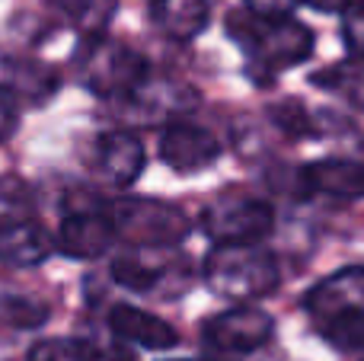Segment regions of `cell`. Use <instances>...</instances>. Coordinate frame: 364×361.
<instances>
[{
	"mask_svg": "<svg viewBox=\"0 0 364 361\" xmlns=\"http://www.w3.org/2000/svg\"><path fill=\"white\" fill-rule=\"evenodd\" d=\"M227 32L250 58L256 77H275L294 64L307 61L314 51V32L294 16H259V13H230Z\"/></svg>",
	"mask_w": 364,
	"mask_h": 361,
	"instance_id": "6da1fadb",
	"label": "cell"
},
{
	"mask_svg": "<svg viewBox=\"0 0 364 361\" xmlns=\"http://www.w3.org/2000/svg\"><path fill=\"white\" fill-rule=\"evenodd\" d=\"M278 262L259 243H218L205 262V281L214 294L230 301H256L278 288Z\"/></svg>",
	"mask_w": 364,
	"mask_h": 361,
	"instance_id": "7a4b0ae2",
	"label": "cell"
},
{
	"mask_svg": "<svg viewBox=\"0 0 364 361\" xmlns=\"http://www.w3.org/2000/svg\"><path fill=\"white\" fill-rule=\"evenodd\" d=\"M115 240H125L141 249L173 247L188 234V217L176 205L160 198H119L106 208Z\"/></svg>",
	"mask_w": 364,
	"mask_h": 361,
	"instance_id": "3957f363",
	"label": "cell"
},
{
	"mask_svg": "<svg viewBox=\"0 0 364 361\" xmlns=\"http://www.w3.org/2000/svg\"><path fill=\"white\" fill-rule=\"evenodd\" d=\"M77 61H80L83 83L100 96L125 99V96H132L134 90L147 83V61L138 51L125 48L112 38H90Z\"/></svg>",
	"mask_w": 364,
	"mask_h": 361,
	"instance_id": "277c9868",
	"label": "cell"
},
{
	"mask_svg": "<svg viewBox=\"0 0 364 361\" xmlns=\"http://www.w3.org/2000/svg\"><path fill=\"white\" fill-rule=\"evenodd\" d=\"M201 227L218 243H259L275 227V211L259 198H220L205 208Z\"/></svg>",
	"mask_w": 364,
	"mask_h": 361,
	"instance_id": "5b68a950",
	"label": "cell"
},
{
	"mask_svg": "<svg viewBox=\"0 0 364 361\" xmlns=\"http://www.w3.org/2000/svg\"><path fill=\"white\" fill-rule=\"evenodd\" d=\"M272 333H275V323L269 313L243 304L208 320L201 330V343L220 355H246V352H256L259 345L269 343Z\"/></svg>",
	"mask_w": 364,
	"mask_h": 361,
	"instance_id": "8992f818",
	"label": "cell"
},
{
	"mask_svg": "<svg viewBox=\"0 0 364 361\" xmlns=\"http://www.w3.org/2000/svg\"><path fill=\"white\" fill-rule=\"evenodd\" d=\"M90 170L112 185H128L144 170V144L132 131H102L90 147Z\"/></svg>",
	"mask_w": 364,
	"mask_h": 361,
	"instance_id": "52a82bcc",
	"label": "cell"
},
{
	"mask_svg": "<svg viewBox=\"0 0 364 361\" xmlns=\"http://www.w3.org/2000/svg\"><path fill=\"white\" fill-rule=\"evenodd\" d=\"M160 157L176 173H198L220 157V141L198 125L176 122L160 134Z\"/></svg>",
	"mask_w": 364,
	"mask_h": 361,
	"instance_id": "ba28073f",
	"label": "cell"
},
{
	"mask_svg": "<svg viewBox=\"0 0 364 361\" xmlns=\"http://www.w3.org/2000/svg\"><path fill=\"white\" fill-rule=\"evenodd\" d=\"M112 243L115 230L106 211H70L64 215L55 237V249H61L68 259H96V256L109 253Z\"/></svg>",
	"mask_w": 364,
	"mask_h": 361,
	"instance_id": "9c48e42d",
	"label": "cell"
},
{
	"mask_svg": "<svg viewBox=\"0 0 364 361\" xmlns=\"http://www.w3.org/2000/svg\"><path fill=\"white\" fill-rule=\"evenodd\" d=\"M304 307L314 317V323L336 317L342 311H355L364 307V266H348L339 269L336 275L323 279L320 285H314L304 298Z\"/></svg>",
	"mask_w": 364,
	"mask_h": 361,
	"instance_id": "30bf717a",
	"label": "cell"
},
{
	"mask_svg": "<svg viewBox=\"0 0 364 361\" xmlns=\"http://www.w3.org/2000/svg\"><path fill=\"white\" fill-rule=\"evenodd\" d=\"M109 330L122 343H134L141 349H154V352L173 349L179 343V333L166 320L154 317L147 311H138V307H128V304H119L109 311Z\"/></svg>",
	"mask_w": 364,
	"mask_h": 361,
	"instance_id": "8fae6325",
	"label": "cell"
},
{
	"mask_svg": "<svg viewBox=\"0 0 364 361\" xmlns=\"http://www.w3.org/2000/svg\"><path fill=\"white\" fill-rule=\"evenodd\" d=\"M301 185L329 198H364V163L361 160H320L301 170Z\"/></svg>",
	"mask_w": 364,
	"mask_h": 361,
	"instance_id": "7c38bea8",
	"label": "cell"
},
{
	"mask_svg": "<svg viewBox=\"0 0 364 361\" xmlns=\"http://www.w3.org/2000/svg\"><path fill=\"white\" fill-rule=\"evenodd\" d=\"M51 249H55L51 234L32 217H19V221L0 227V262L6 266H38L51 256Z\"/></svg>",
	"mask_w": 364,
	"mask_h": 361,
	"instance_id": "4fadbf2b",
	"label": "cell"
},
{
	"mask_svg": "<svg viewBox=\"0 0 364 361\" xmlns=\"http://www.w3.org/2000/svg\"><path fill=\"white\" fill-rule=\"evenodd\" d=\"M151 19L164 36L188 42V38L205 32L208 19H211V6H208V0H154Z\"/></svg>",
	"mask_w": 364,
	"mask_h": 361,
	"instance_id": "5bb4252c",
	"label": "cell"
},
{
	"mask_svg": "<svg viewBox=\"0 0 364 361\" xmlns=\"http://www.w3.org/2000/svg\"><path fill=\"white\" fill-rule=\"evenodd\" d=\"M6 77H10V80H6L4 87L10 90L16 99H29V102L48 99L58 87L55 74L32 61H6Z\"/></svg>",
	"mask_w": 364,
	"mask_h": 361,
	"instance_id": "9a60e30c",
	"label": "cell"
},
{
	"mask_svg": "<svg viewBox=\"0 0 364 361\" xmlns=\"http://www.w3.org/2000/svg\"><path fill=\"white\" fill-rule=\"evenodd\" d=\"M48 307L36 298H19V294H4L0 298V339H10L13 333H29L45 326Z\"/></svg>",
	"mask_w": 364,
	"mask_h": 361,
	"instance_id": "2e32d148",
	"label": "cell"
},
{
	"mask_svg": "<svg viewBox=\"0 0 364 361\" xmlns=\"http://www.w3.org/2000/svg\"><path fill=\"white\" fill-rule=\"evenodd\" d=\"M316 330L333 349L346 352V355H364V307L336 313V317L316 323Z\"/></svg>",
	"mask_w": 364,
	"mask_h": 361,
	"instance_id": "e0dca14e",
	"label": "cell"
},
{
	"mask_svg": "<svg viewBox=\"0 0 364 361\" xmlns=\"http://www.w3.org/2000/svg\"><path fill=\"white\" fill-rule=\"evenodd\" d=\"M316 87L329 90V93L342 96L346 102L364 109V58H352V61H342L326 68L323 74L314 77Z\"/></svg>",
	"mask_w": 364,
	"mask_h": 361,
	"instance_id": "ac0fdd59",
	"label": "cell"
},
{
	"mask_svg": "<svg viewBox=\"0 0 364 361\" xmlns=\"http://www.w3.org/2000/svg\"><path fill=\"white\" fill-rule=\"evenodd\" d=\"M29 361H102V352L87 339H42L29 349Z\"/></svg>",
	"mask_w": 364,
	"mask_h": 361,
	"instance_id": "d6986e66",
	"label": "cell"
},
{
	"mask_svg": "<svg viewBox=\"0 0 364 361\" xmlns=\"http://www.w3.org/2000/svg\"><path fill=\"white\" fill-rule=\"evenodd\" d=\"M32 211V192L26 189V183L13 176H0V227L19 221V217H29Z\"/></svg>",
	"mask_w": 364,
	"mask_h": 361,
	"instance_id": "ffe728a7",
	"label": "cell"
},
{
	"mask_svg": "<svg viewBox=\"0 0 364 361\" xmlns=\"http://www.w3.org/2000/svg\"><path fill=\"white\" fill-rule=\"evenodd\" d=\"M109 272H112L115 285L128 288V291H151V288L160 281L157 269L144 266L141 259H132V256H122V259H115Z\"/></svg>",
	"mask_w": 364,
	"mask_h": 361,
	"instance_id": "44dd1931",
	"label": "cell"
},
{
	"mask_svg": "<svg viewBox=\"0 0 364 361\" xmlns=\"http://www.w3.org/2000/svg\"><path fill=\"white\" fill-rule=\"evenodd\" d=\"M342 38L355 58H364V0H352L342 10Z\"/></svg>",
	"mask_w": 364,
	"mask_h": 361,
	"instance_id": "7402d4cb",
	"label": "cell"
},
{
	"mask_svg": "<svg viewBox=\"0 0 364 361\" xmlns=\"http://www.w3.org/2000/svg\"><path fill=\"white\" fill-rule=\"evenodd\" d=\"M272 119H275L288 134H316L314 122H310V115L304 112L301 102H282V106L272 112Z\"/></svg>",
	"mask_w": 364,
	"mask_h": 361,
	"instance_id": "603a6c76",
	"label": "cell"
},
{
	"mask_svg": "<svg viewBox=\"0 0 364 361\" xmlns=\"http://www.w3.org/2000/svg\"><path fill=\"white\" fill-rule=\"evenodd\" d=\"M19 125V99L0 83V141H6Z\"/></svg>",
	"mask_w": 364,
	"mask_h": 361,
	"instance_id": "cb8c5ba5",
	"label": "cell"
},
{
	"mask_svg": "<svg viewBox=\"0 0 364 361\" xmlns=\"http://www.w3.org/2000/svg\"><path fill=\"white\" fill-rule=\"evenodd\" d=\"M246 10L259 13V16H291L297 0H243Z\"/></svg>",
	"mask_w": 364,
	"mask_h": 361,
	"instance_id": "d4e9b609",
	"label": "cell"
},
{
	"mask_svg": "<svg viewBox=\"0 0 364 361\" xmlns=\"http://www.w3.org/2000/svg\"><path fill=\"white\" fill-rule=\"evenodd\" d=\"M301 4L314 6V10H323V13H339V10H346L352 0H301Z\"/></svg>",
	"mask_w": 364,
	"mask_h": 361,
	"instance_id": "484cf974",
	"label": "cell"
},
{
	"mask_svg": "<svg viewBox=\"0 0 364 361\" xmlns=\"http://www.w3.org/2000/svg\"><path fill=\"white\" fill-rule=\"evenodd\" d=\"M176 361H192V358H176Z\"/></svg>",
	"mask_w": 364,
	"mask_h": 361,
	"instance_id": "4316f807",
	"label": "cell"
}]
</instances>
